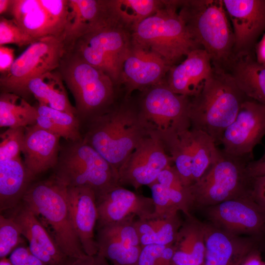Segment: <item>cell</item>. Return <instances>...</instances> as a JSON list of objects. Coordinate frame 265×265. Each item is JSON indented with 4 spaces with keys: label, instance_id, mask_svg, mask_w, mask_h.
I'll return each instance as SVG.
<instances>
[{
    "label": "cell",
    "instance_id": "obj_36",
    "mask_svg": "<svg viewBox=\"0 0 265 265\" xmlns=\"http://www.w3.org/2000/svg\"><path fill=\"white\" fill-rule=\"evenodd\" d=\"M21 230L16 222L7 215H0V258L6 257L22 242Z\"/></svg>",
    "mask_w": 265,
    "mask_h": 265
},
{
    "label": "cell",
    "instance_id": "obj_4",
    "mask_svg": "<svg viewBox=\"0 0 265 265\" xmlns=\"http://www.w3.org/2000/svg\"><path fill=\"white\" fill-rule=\"evenodd\" d=\"M22 202L49 226L50 234L66 255L75 259L87 255L72 222L67 186L51 176L33 182Z\"/></svg>",
    "mask_w": 265,
    "mask_h": 265
},
{
    "label": "cell",
    "instance_id": "obj_20",
    "mask_svg": "<svg viewBox=\"0 0 265 265\" xmlns=\"http://www.w3.org/2000/svg\"><path fill=\"white\" fill-rule=\"evenodd\" d=\"M171 67L150 50L132 43L120 79V83L125 87L126 99L128 100L134 90L143 91L164 81V78Z\"/></svg>",
    "mask_w": 265,
    "mask_h": 265
},
{
    "label": "cell",
    "instance_id": "obj_21",
    "mask_svg": "<svg viewBox=\"0 0 265 265\" xmlns=\"http://www.w3.org/2000/svg\"><path fill=\"white\" fill-rule=\"evenodd\" d=\"M6 212V215L19 226L22 236L28 242L31 252L44 263L47 265H71L76 260L61 250L44 225L22 202Z\"/></svg>",
    "mask_w": 265,
    "mask_h": 265
},
{
    "label": "cell",
    "instance_id": "obj_49",
    "mask_svg": "<svg viewBox=\"0 0 265 265\" xmlns=\"http://www.w3.org/2000/svg\"><path fill=\"white\" fill-rule=\"evenodd\" d=\"M261 265H265V262H263Z\"/></svg>",
    "mask_w": 265,
    "mask_h": 265
},
{
    "label": "cell",
    "instance_id": "obj_32",
    "mask_svg": "<svg viewBox=\"0 0 265 265\" xmlns=\"http://www.w3.org/2000/svg\"><path fill=\"white\" fill-rule=\"evenodd\" d=\"M182 224L178 212L159 215L152 214L134 222L142 247L149 245H173Z\"/></svg>",
    "mask_w": 265,
    "mask_h": 265
},
{
    "label": "cell",
    "instance_id": "obj_29",
    "mask_svg": "<svg viewBox=\"0 0 265 265\" xmlns=\"http://www.w3.org/2000/svg\"><path fill=\"white\" fill-rule=\"evenodd\" d=\"M34 179L21 157L0 160V212L10 210L19 205Z\"/></svg>",
    "mask_w": 265,
    "mask_h": 265
},
{
    "label": "cell",
    "instance_id": "obj_35",
    "mask_svg": "<svg viewBox=\"0 0 265 265\" xmlns=\"http://www.w3.org/2000/svg\"><path fill=\"white\" fill-rule=\"evenodd\" d=\"M36 107L39 115L47 117L42 121L43 129L66 141H76L82 139L81 123L76 115L40 104Z\"/></svg>",
    "mask_w": 265,
    "mask_h": 265
},
{
    "label": "cell",
    "instance_id": "obj_19",
    "mask_svg": "<svg viewBox=\"0 0 265 265\" xmlns=\"http://www.w3.org/2000/svg\"><path fill=\"white\" fill-rule=\"evenodd\" d=\"M232 22L234 55L253 53L256 41L265 30V0H223Z\"/></svg>",
    "mask_w": 265,
    "mask_h": 265
},
{
    "label": "cell",
    "instance_id": "obj_37",
    "mask_svg": "<svg viewBox=\"0 0 265 265\" xmlns=\"http://www.w3.org/2000/svg\"><path fill=\"white\" fill-rule=\"evenodd\" d=\"M25 128H8L0 134V161L20 157Z\"/></svg>",
    "mask_w": 265,
    "mask_h": 265
},
{
    "label": "cell",
    "instance_id": "obj_18",
    "mask_svg": "<svg viewBox=\"0 0 265 265\" xmlns=\"http://www.w3.org/2000/svg\"><path fill=\"white\" fill-rule=\"evenodd\" d=\"M118 25L109 0H68V10L62 34L66 51L78 40L91 32Z\"/></svg>",
    "mask_w": 265,
    "mask_h": 265
},
{
    "label": "cell",
    "instance_id": "obj_14",
    "mask_svg": "<svg viewBox=\"0 0 265 265\" xmlns=\"http://www.w3.org/2000/svg\"><path fill=\"white\" fill-rule=\"evenodd\" d=\"M173 160L159 135L154 132L143 139L118 171L120 185L138 189L154 183L160 172Z\"/></svg>",
    "mask_w": 265,
    "mask_h": 265
},
{
    "label": "cell",
    "instance_id": "obj_40",
    "mask_svg": "<svg viewBox=\"0 0 265 265\" xmlns=\"http://www.w3.org/2000/svg\"><path fill=\"white\" fill-rule=\"evenodd\" d=\"M9 260L12 265H47L34 255L28 247L23 246L15 248Z\"/></svg>",
    "mask_w": 265,
    "mask_h": 265
},
{
    "label": "cell",
    "instance_id": "obj_46",
    "mask_svg": "<svg viewBox=\"0 0 265 265\" xmlns=\"http://www.w3.org/2000/svg\"><path fill=\"white\" fill-rule=\"evenodd\" d=\"M262 263L261 253L258 249L251 252L240 265H261Z\"/></svg>",
    "mask_w": 265,
    "mask_h": 265
},
{
    "label": "cell",
    "instance_id": "obj_11",
    "mask_svg": "<svg viewBox=\"0 0 265 265\" xmlns=\"http://www.w3.org/2000/svg\"><path fill=\"white\" fill-rule=\"evenodd\" d=\"M143 92L139 108L152 132L160 139L190 129V98L173 92L165 80Z\"/></svg>",
    "mask_w": 265,
    "mask_h": 265
},
{
    "label": "cell",
    "instance_id": "obj_45",
    "mask_svg": "<svg viewBox=\"0 0 265 265\" xmlns=\"http://www.w3.org/2000/svg\"><path fill=\"white\" fill-rule=\"evenodd\" d=\"M255 52L257 61L265 66V34L261 41L257 44L255 47Z\"/></svg>",
    "mask_w": 265,
    "mask_h": 265
},
{
    "label": "cell",
    "instance_id": "obj_47",
    "mask_svg": "<svg viewBox=\"0 0 265 265\" xmlns=\"http://www.w3.org/2000/svg\"><path fill=\"white\" fill-rule=\"evenodd\" d=\"M13 0H0V15L6 12L11 9Z\"/></svg>",
    "mask_w": 265,
    "mask_h": 265
},
{
    "label": "cell",
    "instance_id": "obj_7",
    "mask_svg": "<svg viewBox=\"0 0 265 265\" xmlns=\"http://www.w3.org/2000/svg\"><path fill=\"white\" fill-rule=\"evenodd\" d=\"M53 170L52 176L67 187L90 188L96 198L120 185L118 170L83 138L61 145Z\"/></svg>",
    "mask_w": 265,
    "mask_h": 265
},
{
    "label": "cell",
    "instance_id": "obj_2",
    "mask_svg": "<svg viewBox=\"0 0 265 265\" xmlns=\"http://www.w3.org/2000/svg\"><path fill=\"white\" fill-rule=\"evenodd\" d=\"M247 98L228 71L212 66L202 89L190 98V129L203 132L216 146L220 144L224 131L235 120Z\"/></svg>",
    "mask_w": 265,
    "mask_h": 265
},
{
    "label": "cell",
    "instance_id": "obj_9",
    "mask_svg": "<svg viewBox=\"0 0 265 265\" xmlns=\"http://www.w3.org/2000/svg\"><path fill=\"white\" fill-rule=\"evenodd\" d=\"M66 52L63 36H48L31 44L17 58L9 71L0 77L2 92L26 99V86L32 79L58 69Z\"/></svg>",
    "mask_w": 265,
    "mask_h": 265
},
{
    "label": "cell",
    "instance_id": "obj_27",
    "mask_svg": "<svg viewBox=\"0 0 265 265\" xmlns=\"http://www.w3.org/2000/svg\"><path fill=\"white\" fill-rule=\"evenodd\" d=\"M148 186L155 206L153 215L168 214L180 211L185 215L190 213L193 208L191 192L178 174H167L159 183L155 181Z\"/></svg>",
    "mask_w": 265,
    "mask_h": 265
},
{
    "label": "cell",
    "instance_id": "obj_5",
    "mask_svg": "<svg viewBox=\"0 0 265 265\" xmlns=\"http://www.w3.org/2000/svg\"><path fill=\"white\" fill-rule=\"evenodd\" d=\"M58 70L74 97L77 116L81 124L112 106L115 85L112 79L74 52H66Z\"/></svg>",
    "mask_w": 265,
    "mask_h": 265
},
{
    "label": "cell",
    "instance_id": "obj_6",
    "mask_svg": "<svg viewBox=\"0 0 265 265\" xmlns=\"http://www.w3.org/2000/svg\"><path fill=\"white\" fill-rule=\"evenodd\" d=\"M131 36L132 44L150 50L171 67L200 48L180 16L176 0H164V5L141 22Z\"/></svg>",
    "mask_w": 265,
    "mask_h": 265
},
{
    "label": "cell",
    "instance_id": "obj_48",
    "mask_svg": "<svg viewBox=\"0 0 265 265\" xmlns=\"http://www.w3.org/2000/svg\"><path fill=\"white\" fill-rule=\"evenodd\" d=\"M0 265H12L10 263L9 259L3 258L0 259Z\"/></svg>",
    "mask_w": 265,
    "mask_h": 265
},
{
    "label": "cell",
    "instance_id": "obj_39",
    "mask_svg": "<svg viewBox=\"0 0 265 265\" xmlns=\"http://www.w3.org/2000/svg\"><path fill=\"white\" fill-rule=\"evenodd\" d=\"M173 245H149L143 247L137 265H171Z\"/></svg>",
    "mask_w": 265,
    "mask_h": 265
},
{
    "label": "cell",
    "instance_id": "obj_44",
    "mask_svg": "<svg viewBox=\"0 0 265 265\" xmlns=\"http://www.w3.org/2000/svg\"><path fill=\"white\" fill-rule=\"evenodd\" d=\"M248 171L252 178L265 175V152L259 159H253L249 162Z\"/></svg>",
    "mask_w": 265,
    "mask_h": 265
},
{
    "label": "cell",
    "instance_id": "obj_26",
    "mask_svg": "<svg viewBox=\"0 0 265 265\" xmlns=\"http://www.w3.org/2000/svg\"><path fill=\"white\" fill-rule=\"evenodd\" d=\"M60 138L36 124L25 128L21 153L26 168L34 178L55 166L60 149Z\"/></svg>",
    "mask_w": 265,
    "mask_h": 265
},
{
    "label": "cell",
    "instance_id": "obj_1",
    "mask_svg": "<svg viewBox=\"0 0 265 265\" xmlns=\"http://www.w3.org/2000/svg\"><path fill=\"white\" fill-rule=\"evenodd\" d=\"M86 124L83 140L117 170L152 132L139 106L128 104L112 106Z\"/></svg>",
    "mask_w": 265,
    "mask_h": 265
},
{
    "label": "cell",
    "instance_id": "obj_28",
    "mask_svg": "<svg viewBox=\"0 0 265 265\" xmlns=\"http://www.w3.org/2000/svg\"><path fill=\"white\" fill-rule=\"evenodd\" d=\"M186 216L173 244L171 265H203L206 254L203 223L190 213Z\"/></svg>",
    "mask_w": 265,
    "mask_h": 265
},
{
    "label": "cell",
    "instance_id": "obj_43",
    "mask_svg": "<svg viewBox=\"0 0 265 265\" xmlns=\"http://www.w3.org/2000/svg\"><path fill=\"white\" fill-rule=\"evenodd\" d=\"M71 265H112L102 255L97 253L76 259Z\"/></svg>",
    "mask_w": 265,
    "mask_h": 265
},
{
    "label": "cell",
    "instance_id": "obj_13",
    "mask_svg": "<svg viewBox=\"0 0 265 265\" xmlns=\"http://www.w3.org/2000/svg\"><path fill=\"white\" fill-rule=\"evenodd\" d=\"M68 0H13L12 19L35 40L62 36L66 24Z\"/></svg>",
    "mask_w": 265,
    "mask_h": 265
},
{
    "label": "cell",
    "instance_id": "obj_38",
    "mask_svg": "<svg viewBox=\"0 0 265 265\" xmlns=\"http://www.w3.org/2000/svg\"><path fill=\"white\" fill-rule=\"evenodd\" d=\"M35 40L27 34L13 19H0V46L15 44L22 47L30 45Z\"/></svg>",
    "mask_w": 265,
    "mask_h": 265
},
{
    "label": "cell",
    "instance_id": "obj_8",
    "mask_svg": "<svg viewBox=\"0 0 265 265\" xmlns=\"http://www.w3.org/2000/svg\"><path fill=\"white\" fill-rule=\"evenodd\" d=\"M253 158L236 157L219 149L218 157L206 172L189 188L193 208L209 207L251 195L253 178L248 171Z\"/></svg>",
    "mask_w": 265,
    "mask_h": 265
},
{
    "label": "cell",
    "instance_id": "obj_3",
    "mask_svg": "<svg viewBox=\"0 0 265 265\" xmlns=\"http://www.w3.org/2000/svg\"><path fill=\"white\" fill-rule=\"evenodd\" d=\"M178 10L194 40L210 55L212 66L226 70L234 56V38L223 0H178Z\"/></svg>",
    "mask_w": 265,
    "mask_h": 265
},
{
    "label": "cell",
    "instance_id": "obj_33",
    "mask_svg": "<svg viewBox=\"0 0 265 265\" xmlns=\"http://www.w3.org/2000/svg\"><path fill=\"white\" fill-rule=\"evenodd\" d=\"M38 116L36 106L25 98L13 93L1 92L0 127L26 128L36 124Z\"/></svg>",
    "mask_w": 265,
    "mask_h": 265
},
{
    "label": "cell",
    "instance_id": "obj_10",
    "mask_svg": "<svg viewBox=\"0 0 265 265\" xmlns=\"http://www.w3.org/2000/svg\"><path fill=\"white\" fill-rule=\"evenodd\" d=\"M132 46L131 33L120 25L108 26L77 41L72 49L87 63L120 83L123 63Z\"/></svg>",
    "mask_w": 265,
    "mask_h": 265
},
{
    "label": "cell",
    "instance_id": "obj_23",
    "mask_svg": "<svg viewBox=\"0 0 265 265\" xmlns=\"http://www.w3.org/2000/svg\"><path fill=\"white\" fill-rule=\"evenodd\" d=\"M206 254L204 265H240L258 249L260 237H243L203 223Z\"/></svg>",
    "mask_w": 265,
    "mask_h": 265
},
{
    "label": "cell",
    "instance_id": "obj_16",
    "mask_svg": "<svg viewBox=\"0 0 265 265\" xmlns=\"http://www.w3.org/2000/svg\"><path fill=\"white\" fill-rule=\"evenodd\" d=\"M211 224L234 235L261 237L265 233V210L251 195L207 207Z\"/></svg>",
    "mask_w": 265,
    "mask_h": 265
},
{
    "label": "cell",
    "instance_id": "obj_24",
    "mask_svg": "<svg viewBox=\"0 0 265 265\" xmlns=\"http://www.w3.org/2000/svg\"><path fill=\"white\" fill-rule=\"evenodd\" d=\"M70 216L75 231L85 254L96 255L98 252L95 236L98 212L96 194L85 187H67Z\"/></svg>",
    "mask_w": 265,
    "mask_h": 265
},
{
    "label": "cell",
    "instance_id": "obj_12",
    "mask_svg": "<svg viewBox=\"0 0 265 265\" xmlns=\"http://www.w3.org/2000/svg\"><path fill=\"white\" fill-rule=\"evenodd\" d=\"M184 184L189 187L217 159L219 149L203 132L190 129L162 139Z\"/></svg>",
    "mask_w": 265,
    "mask_h": 265
},
{
    "label": "cell",
    "instance_id": "obj_34",
    "mask_svg": "<svg viewBox=\"0 0 265 265\" xmlns=\"http://www.w3.org/2000/svg\"><path fill=\"white\" fill-rule=\"evenodd\" d=\"M109 3L118 23L132 33L141 22L160 9L164 0H109Z\"/></svg>",
    "mask_w": 265,
    "mask_h": 265
},
{
    "label": "cell",
    "instance_id": "obj_42",
    "mask_svg": "<svg viewBox=\"0 0 265 265\" xmlns=\"http://www.w3.org/2000/svg\"><path fill=\"white\" fill-rule=\"evenodd\" d=\"M15 60L13 49L4 46H0V72L1 74H5L9 71Z\"/></svg>",
    "mask_w": 265,
    "mask_h": 265
},
{
    "label": "cell",
    "instance_id": "obj_30",
    "mask_svg": "<svg viewBox=\"0 0 265 265\" xmlns=\"http://www.w3.org/2000/svg\"><path fill=\"white\" fill-rule=\"evenodd\" d=\"M226 70L247 98L265 105V66L253 53L234 55Z\"/></svg>",
    "mask_w": 265,
    "mask_h": 265
},
{
    "label": "cell",
    "instance_id": "obj_15",
    "mask_svg": "<svg viewBox=\"0 0 265 265\" xmlns=\"http://www.w3.org/2000/svg\"><path fill=\"white\" fill-rule=\"evenodd\" d=\"M265 135V105L247 98L224 131L220 144L230 155L253 158V149Z\"/></svg>",
    "mask_w": 265,
    "mask_h": 265
},
{
    "label": "cell",
    "instance_id": "obj_25",
    "mask_svg": "<svg viewBox=\"0 0 265 265\" xmlns=\"http://www.w3.org/2000/svg\"><path fill=\"white\" fill-rule=\"evenodd\" d=\"M212 69L210 55L202 48L194 49L170 68L165 82L175 93L191 98L202 89Z\"/></svg>",
    "mask_w": 265,
    "mask_h": 265
},
{
    "label": "cell",
    "instance_id": "obj_17",
    "mask_svg": "<svg viewBox=\"0 0 265 265\" xmlns=\"http://www.w3.org/2000/svg\"><path fill=\"white\" fill-rule=\"evenodd\" d=\"M135 217L97 226L98 253L112 265H137L142 246L135 227Z\"/></svg>",
    "mask_w": 265,
    "mask_h": 265
},
{
    "label": "cell",
    "instance_id": "obj_31",
    "mask_svg": "<svg viewBox=\"0 0 265 265\" xmlns=\"http://www.w3.org/2000/svg\"><path fill=\"white\" fill-rule=\"evenodd\" d=\"M64 81L58 69L31 80L26 86V98L32 95L39 104L77 116L69 101Z\"/></svg>",
    "mask_w": 265,
    "mask_h": 265
},
{
    "label": "cell",
    "instance_id": "obj_41",
    "mask_svg": "<svg viewBox=\"0 0 265 265\" xmlns=\"http://www.w3.org/2000/svg\"><path fill=\"white\" fill-rule=\"evenodd\" d=\"M251 196L265 210V175L253 178Z\"/></svg>",
    "mask_w": 265,
    "mask_h": 265
},
{
    "label": "cell",
    "instance_id": "obj_22",
    "mask_svg": "<svg viewBox=\"0 0 265 265\" xmlns=\"http://www.w3.org/2000/svg\"><path fill=\"white\" fill-rule=\"evenodd\" d=\"M97 226L119 222L130 217L144 219L154 213L152 198L117 186L96 198Z\"/></svg>",
    "mask_w": 265,
    "mask_h": 265
}]
</instances>
